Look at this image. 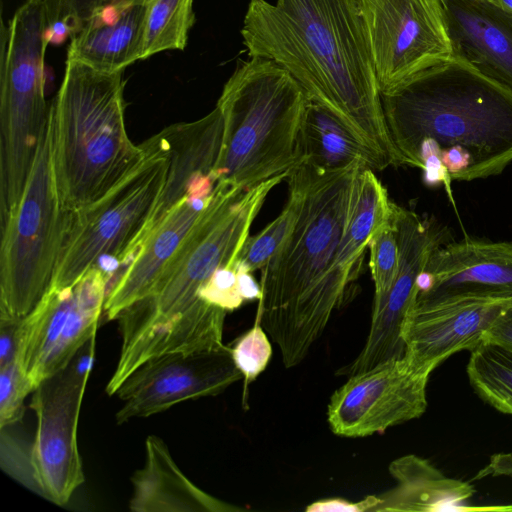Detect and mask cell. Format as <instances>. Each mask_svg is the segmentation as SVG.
<instances>
[{"label":"cell","instance_id":"cell-1","mask_svg":"<svg viewBox=\"0 0 512 512\" xmlns=\"http://www.w3.org/2000/svg\"><path fill=\"white\" fill-rule=\"evenodd\" d=\"M241 35L250 57L284 68L386 167L403 165L385 119L360 0H250Z\"/></svg>","mask_w":512,"mask_h":512},{"label":"cell","instance_id":"cell-2","mask_svg":"<svg viewBox=\"0 0 512 512\" xmlns=\"http://www.w3.org/2000/svg\"><path fill=\"white\" fill-rule=\"evenodd\" d=\"M403 165L429 185L501 173L512 162V90L454 58L381 94Z\"/></svg>","mask_w":512,"mask_h":512},{"label":"cell","instance_id":"cell-3","mask_svg":"<svg viewBox=\"0 0 512 512\" xmlns=\"http://www.w3.org/2000/svg\"><path fill=\"white\" fill-rule=\"evenodd\" d=\"M287 177L248 190L217 181L209 205L153 288L117 316L121 348L113 386L150 358L224 344L227 312L202 300L199 291L217 269L235 264L267 195Z\"/></svg>","mask_w":512,"mask_h":512},{"label":"cell","instance_id":"cell-4","mask_svg":"<svg viewBox=\"0 0 512 512\" xmlns=\"http://www.w3.org/2000/svg\"><path fill=\"white\" fill-rule=\"evenodd\" d=\"M299 165L303 176L299 215L285 242L261 270L256 317L286 368L306 358L353 282L334 269V261L358 172L367 166L355 162L325 171L305 161Z\"/></svg>","mask_w":512,"mask_h":512},{"label":"cell","instance_id":"cell-5","mask_svg":"<svg viewBox=\"0 0 512 512\" xmlns=\"http://www.w3.org/2000/svg\"><path fill=\"white\" fill-rule=\"evenodd\" d=\"M124 70L97 71L67 58L50 102L54 166L63 210L76 212L105 196L143 161L125 126Z\"/></svg>","mask_w":512,"mask_h":512},{"label":"cell","instance_id":"cell-6","mask_svg":"<svg viewBox=\"0 0 512 512\" xmlns=\"http://www.w3.org/2000/svg\"><path fill=\"white\" fill-rule=\"evenodd\" d=\"M309 98L272 60L250 57L223 87L216 106L223 116L222 144L213 174L245 190L301 163L300 130Z\"/></svg>","mask_w":512,"mask_h":512},{"label":"cell","instance_id":"cell-7","mask_svg":"<svg viewBox=\"0 0 512 512\" xmlns=\"http://www.w3.org/2000/svg\"><path fill=\"white\" fill-rule=\"evenodd\" d=\"M48 30L45 0H26L8 24L1 23V221L21 199L49 115L44 94Z\"/></svg>","mask_w":512,"mask_h":512},{"label":"cell","instance_id":"cell-8","mask_svg":"<svg viewBox=\"0 0 512 512\" xmlns=\"http://www.w3.org/2000/svg\"><path fill=\"white\" fill-rule=\"evenodd\" d=\"M66 212L54 166L50 112L21 199L0 227V315L23 318L50 287Z\"/></svg>","mask_w":512,"mask_h":512},{"label":"cell","instance_id":"cell-9","mask_svg":"<svg viewBox=\"0 0 512 512\" xmlns=\"http://www.w3.org/2000/svg\"><path fill=\"white\" fill-rule=\"evenodd\" d=\"M142 145L145 157L131 174L98 201L66 213L49 288L73 284L102 259L113 260L116 270L130 256L158 203L168 170V157L156 134Z\"/></svg>","mask_w":512,"mask_h":512},{"label":"cell","instance_id":"cell-10","mask_svg":"<svg viewBox=\"0 0 512 512\" xmlns=\"http://www.w3.org/2000/svg\"><path fill=\"white\" fill-rule=\"evenodd\" d=\"M95 341L96 334L64 369L43 380L30 403L37 423L34 440L28 445L27 488L59 506L70 500L85 479L77 428Z\"/></svg>","mask_w":512,"mask_h":512},{"label":"cell","instance_id":"cell-11","mask_svg":"<svg viewBox=\"0 0 512 512\" xmlns=\"http://www.w3.org/2000/svg\"><path fill=\"white\" fill-rule=\"evenodd\" d=\"M108 282V274L95 266L69 286L49 288L23 318L17 359L35 388L96 334Z\"/></svg>","mask_w":512,"mask_h":512},{"label":"cell","instance_id":"cell-12","mask_svg":"<svg viewBox=\"0 0 512 512\" xmlns=\"http://www.w3.org/2000/svg\"><path fill=\"white\" fill-rule=\"evenodd\" d=\"M360 5L381 94L452 59L440 0H360Z\"/></svg>","mask_w":512,"mask_h":512},{"label":"cell","instance_id":"cell-13","mask_svg":"<svg viewBox=\"0 0 512 512\" xmlns=\"http://www.w3.org/2000/svg\"><path fill=\"white\" fill-rule=\"evenodd\" d=\"M430 375L403 356L348 376L328 403L331 431L361 438L421 417L427 408Z\"/></svg>","mask_w":512,"mask_h":512},{"label":"cell","instance_id":"cell-14","mask_svg":"<svg viewBox=\"0 0 512 512\" xmlns=\"http://www.w3.org/2000/svg\"><path fill=\"white\" fill-rule=\"evenodd\" d=\"M231 346L197 351H174L150 358L120 385L123 401L116 421L146 418L187 400L215 396L242 378Z\"/></svg>","mask_w":512,"mask_h":512},{"label":"cell","instance_id":"cell-15","mask_svg":"<svg viewBox=\"0 0 512 512\" xmlns=\"http://www.w3.org/2000/svg\"><path fill=\"white\" fill-rule=\"evenodd\" d=\"M393 225L399 265L388 292L374 298L370 330L356 358L338 370L350 376L392 358L404 356L402 325L416 293L420 274L433 251L446 243V231L412 210L394 205Z\"/></svg>","mask_w":512,"mask_h":512},{"label":"cell","instance_id":"cell-16","mask_svg":"<svg viewBox=\"0 0 512 512\" xmlns=\"http://www.w3.org/2000/svg\"><path fill=\"white\" fill-rule=\"evenodd\" d=\"M512 298L462 295L431 302H413L402 325L404 356L418 369L432 373L451 355L472 351Z\"/></svg>","mask_w":512,"mask_h":512},{"label":"cell","instance_id":"cell-17","mask_svg":"<svg viewBox=\"0 0 512 512\" xmlns=\"http://www.w3.org/2000/svg\"><path fill=\"white\" fill-rule=\"evenodd\" d=\"M216 184L214 174L198 176L186 196L118 268L108 283L104 304L107 320H116L123 309L150 292L209 205Z\"/></svg>","mask_w":512,"mask_h":512},{"label":"cell","instance_id":"cell-18","mask_svg":"<svg viewBox=\"0 0 512 512\" xmlns=\"http://www.w3.org/2000/svg\"><path fill=\"white\" fill-rule=\"evenodd\" d=\"M462 295L512 298V242L465 238L433 251L413 302Z\"/></svg>","mask_w":512,"mask_h":512},{"label":"cell","instance_id":"cell-19","mask_svg":"<svg viewBox=\"0 0 512 512\" xmlns=\"http://www.w3.org/2000/svg\"><path fill=\"white\" fill-rule=\"evenodd\" d=\"M452 58L512 90V12L492 0H440Z\"/></svg>","mask_w":512,"mask_h":512},{"label":"cell","instance_id":"cell-20","mask_svg":"<svg viewBox=\"0 0 512 512\" xmlns=\"http://www.w3.org/2000/svg\"><path fill=\"white\" fill-rule=\"evenodd\" d=\"M156 136L168 157L166 181L131 255L165 215L186 196L198 176L213 174L222 144L223 116L216 106L201 119L172 124Z\"/></svg>","mask_w":512,"mask_h":512},{"label":"cell","instance_id":"cell-21","mask_svg":"<svg viewBox=\"0 0 512 512\" xmlns=\"http://www.w3.org/2000/svg\"><path fill=\"white\" fill-rule=\"evenodd\" d=\"M129 508L135 512H234L243 509L224 502L190 481L157 436L146 439L144 466L135 471Z\"/></svg>","mask_w":512,"mask_h":512},{"label":"cell","instance_id":"cell-22","mask_svg":"<svg viewBox=\"0 0 512 512\" xmlns=\"http://www.w3.org/2000/svg\"><path fill=\"white\" fill-rule=\"evenodd\" d=\"M396 485L379 495L374 511H474L467 501L475 494L470 481L444 475L427 459L410 454L391 462Z\"/></svg>","mask_w":512,"mask_h":512},{"label":"cell","instance_id":"cell-23","mask_svg":"<svg viewBox=\"0 0 512 512\" xmlns=\"http://www.w3.org/2000/svg\"><path fill=\"white\" fill-rule=\"evenodd\" d=\"M146 1L125 6L110 18L93 20L72 34L67 58L114 73L143 58Z\"/></svg>","mask_w":512,"mask_h":512},{"label":"cell","instance_id":"cell-24","mask_svg":"<svg viewBox=\"0 0 512 512\" xmlns=\"http://www.w3.org/2000/svg\"><path fill=\"white\" fill-rule=\"evenodd\" d=\"M299 150L301 162L325 171L343 169L355 162H363L372 170L387 168L334 114L310 99L300 130Z\"/></svg>","mask_w":512,"mask_h":512},{"label":"cell","instance_id":"cell-25","mask_svg":"<svg viewBox=\"0 0 512 512\" xmlns=\"http://www.w3.org/2000/svg\"><path fill=\"white\" fill-rule=\"evenodd\" d=\"M394 204L373 170L367 166L362 167L356 178L334 269L353 281L357 278L365 250L375 232L391 221Z\"/></svg>","mask_w":512,"mask_h":512},{"label":"cell","instance_id":"cell-26","mask_svg":"<svg viewBox=\"0 0 512 512\" xmlns=\"http://www.w3.org/2000/svg\"><path fill=\"white\" fill-rule=\"evenodd\" d=\"M466 373L474 392L497 411L512 416V352L490 343L472 351Z\"/></svg>","mask_w":512,"mask_h":512},{"label":"cell","instance_id":"cell-27","mask_svg":"<svg viewBox=\"0 0 512 512\" xmlns=\"http://www.w3.org/2000/svg\"><path fill=\"white\" fill-rule=\"evenodd\" d=\"M299 164L286 178L289 193L285 207L260 233L247 238L237 257V261L251 272L266 266L294 228L303 197V176Z\"/></svg>","mask_w":512,"mask_h":512},{"label":"cell","instance_id":"cell-28","mask_svg":"<svg viewBox=\"0 0 512 512\" xmlns=\"http://www.w3.org/2000/svg\"><path fill=\"white\" fill-rule=\"evenodd\" d=\"M194 0H147L143 58L183 50L195 22Z\"/></svg>","mask_w":512,"mask_h":512},{"label":"cell","instance_id":"cell-29","mask_svg":"<svg viewBox=\"0 0 512 512\" xmlns=\"http://www.w3.org/2000/svg\"><path fill=\"white\" fill-rule=\"evenodd\" d=\"M139 0H45L52 42L79 31L84 25L98 20Z\"/></svg>","mask_w":512,"mask_h":512},{"label":"cell","instance_id":"cell-30","mask_svg":"<svg viewBox=\"0 0 512 512\" xmlns=\"http://www.w3.org/2000/svg\"><path fill=\"white\" fill-rule=\"evenodd\" d=\"M368 248L369 267L375 288L374 298H380L390 289L399 265V246L393 217L375 232Z\"/></svg>","mask_w":512,"mask_h":512},{"label":"cell","instance_id":"cell-31","mask_svg":"<svg viewBox=\"0 0 512 512\" xmlns=\"http://www.w3.org/2000/svg\"><path fill=\"white\" fill-rule=\"evenodd\" d=\"M230 346L234 363L246 384L255 380L266 369L272 356L268 334L257 318L255 324Z\"/></svg>","mask_w":512,"mask_h":512},{"label":"cell","instance_id":"cell-32","mask_svg":"<svg viewBox=\"0 0 512 512\" xmlns=\"http://www.w3.org/2000/svg\"><path fill=\"white\" fill-rule=\"evenodd\" d=\"M34 389L18 359L0 368V428L9 427L22 419L24 400Z\"/></svg>","mask_w":512,"mask_h":512},{"label":"cell","instance_id":"cell-33","mask_svg":"<svg viewBox=\"0 0 512 512\" xmlns=\"http://www.w3.org/2000/svg\"><path fill=\"white\" fill-rule=\"evenodd\" d=\"M199 297L226 312L239 308L245 300L239 290L235 264L217 269L200 289Z\"/></svg>","mask_w":512,"mask_h":512},{"label":"cell","instance_id":"cell-34","mask_svg":"<svg viewBox=\"0 0 512 512\" xmlns=\"http://www.w3.org/2000/svg\"><path fill=\"white\" fill-rule=\"evenodd\" d=\"M23 318L0 315V368L17 360Z\"/></svg>","mask_w":512,"mask_h":512},{"label":"cell","instance_id":"cell-35","mask_svg":"<svg viewBox=\"0 0 512 512\" xmlns=\"http://www.w3.org/2000/svg\"><path fill=\"white\" fill-rule=\"evenodd\" d=\"M483 343L495 344L512 352V304L494 319L484 334Z\"/></svg>","mask_w":512,"mask_h":512},{"label":"cell","instance_id":"cell-36","mask_svg":"<svg viewBox=\"0 0 512 512\" xmlns=\"http://www.w3.org/2000/svg\"><path fill=\"white\" fill-rule=\"evenodd\" d=\"M380 503L379 496H367L364 500L359 502H349L340 498L337 499H324L312 503L306 507V511L321 512V511H374L375 507Z\"/></svg>","mask_w":512,"mask_h":512},{"label":"cell","instance_id":"cell-37","mask_svg":"<svg viewBox=\"0 0 512 512\" xmlns=\"http://www.w3.org/2000/svg\"><path fill=\"white\" fill-rule=\"evenodd\" d=\"M487 477L512 478V453L500 452L491 455L489 462L476 473L473 480Z\"/></svg>","mask_w":512,"mask_h":512},{"label":"cell","instance_id":"cell-38","mask_svg":"<svg viewBox=\"0 0 512 512\" xmlns=\"http://www.w3.org/2000/svg\"><path fill=\"white\" fill-rule=\"evenodd\" d=\"M238 286L245 301L260 300L261 287L254 279L251 271L236 260L235 263Z\"/></svg>","mask_w":512,"mask_h":512},{"label":"cell","instance_id":"cell-39","mask_svg":"<svg viewBox=\"0 0 512 512\" xmlns=\"http://www.w3.org/2000/svg\"><path fill=\"white\" fill-rule=\"evenodd\" d=\"M492 1L512 12V0H492Z\"/></svg>","mask_w":512,"mask_h":512}]
</instances>
